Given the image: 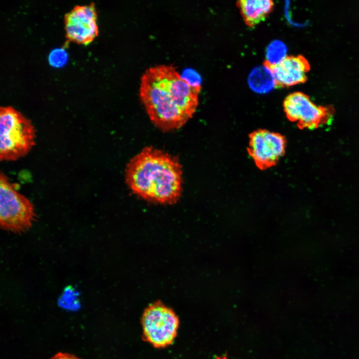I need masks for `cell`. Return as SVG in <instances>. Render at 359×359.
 Wrapping results in <instances>:
<instances>
[{
  "label": "cell",
  "mask_w": 359,
  "mask_h": 359,
  "mask_svg": "<svg viewBox=\"0 0 359 359\" xmlns=\"http://www.w3.org/2000/svg\"><path fill=\"white\" fill-rule=\"evenodd\" d=\"M141 323L144 340L155 348H161L173 343L179 319L172 309L157 302L145 309Z\"/></svg>",
  "instance_id": "cell-5"
},
{
  "label": "cell",
  "mask_w": 359,
  "mask_h": 359,
  "mask_svg": "<svg viewBox=\"0 0 359 359\" xmlns=\"http://www.w3.org/2000/svg\"><path fill=\"white\" fill-rule=\"evenodd\" d=\"M286 146L283 135L260 129L250 135L248 151L257 167L265 170L276 164L284 155Z\"/></svg>",
  "instance_id": "cell-8"
},
{
  "label": "cell",
  "mask_w": 359,
  "mask_h": 359,
  "mask_svg": "<svg viewBox=\"0 0 359 359\" xmlns=\"http://www.w3.org/2000/svg\"><path fill=\"white\" fill-rule=\"evenodd\" d=\"M182 168L175 156L152 147L144 148L128 164L125 180L141 198L161 204H173L182 190Z\"/></svg>",
  "instance_id": "cell-2"
},
{
  "label": "cell",
  "mask_w": 359,
  "mask_h": 359,
  "mask_svg": "<svg viewBox=\"0 0 359 359\" xmlns=\"http://www.w3.org/2000/svg\"><path fill=\"white\" fill-rule=\"evenodd\" d=\"M36 219L32 203L19 192L3 173L0 174V223L15 233L28 230Z\"/></svg>",
  "instance_id": "cell-4"
},
{
  "label": "cell",
  "mask_w": 359,
  "mask_h": 359,
  "mask_svg": "<svg viewBox=\"0 0 359 359\" xmlns=\"http://www.w3.org/2000/svg\"><path fill=\"white\" fill-rule=\"evenodd\" d=\"M287 47L281 41L275 40L267 46L264 64L268 67L279 64L288 56Z\"/></svg>",
  "instance_id": "cell-12"
},
{
  "label": "cell",
  "mask_w": 359,
  "mask_h": 359,
  "mask_svg": "<svg viewBox=\"0 0 359 359\" xmlns=\"http://www.w3.org/2000/svg\"><path fill=\"white\" fill-rule=\"evenodd\" d=\"M50 359H82L74 355L67 353H58Z\"/></svg>",
  "instance_id": "cell-14"
},
{
  "label": "cell",
  "mask_w": 359,
  "mask_h": 359,
  "mask_svg": "<svg viewBox=\"0 0 359 359\" xmlns=\"http://www.w3.org/2000/svg\"><path fill=\"white\" fill-rule=\"evenodd\" d=\"M248 82L251 89L259 93H267L276 87L275 79L271 70L264 64L251 71Z\"/></svg>",
  "instance_id": "cell-11"
},
{
  "label": "cell",
  "mask_w": 359,
  "mask_h": 359,
  "mask_svg": "<svg viewBox=\"0 0 359 359\" xmlns=\"http://www.w3.org/2000/svg\"><path fill=\"white\" fill-rule=\"evenodd\" d=\"M283 108L288 120L296 123L300 129H316L329 123L333 115L330 109L318 106L300 92L288 95L283 101Z\"/></svg>",
  "instance_id": "cell-6"
},
{
  "label": "cell",
  "mask_w": 359,
  "mask_h": 359,
  "mask_svg": "<svg viewBox=\"0 0 359 359\" xmlns=\"http://www.w3.org/2000/svg\"><path fill=\"white\" fill-rule=\"evenodd\" d=\"M200 89V83L182 77L174 65L159 64L143 72L139 95L152 122L166 132L181 128L191 118Z\"/></svg>",
  "instance_id": "cell-1"
},
{
  "label": "cell",
  "mask_w": 359,
  "mask_h": 359,
  "mask_svg": "<svg viewBox=\"0 0 359 359\" xmlns=\"http://www.w3.org/2000/svg\"><path fill=\"white\" fill-rule=\"evenodd\" d=\"M97 12L94 3L77 5L64 16L65 37L68 41L87 45L99 33Z\"/></svg>",
  "instance_id": "cell-7"
},
{
  "label": "cell",
  "mask_w": 359,
  "mask_h": 359,
  "mask_svg": "<svg viewBox=\"0 0 359 359\" xmlns=\"http://www.w3.org/2000/svg\"><path fill=\"white\" fill-rule=\"evenodd\" d=\"M49 62L54 67H61L67 61V54L63 49H55L50 53Z\"/></svg>",
  "instance_id": "cell-13"
},
{
  "label": "cell",
  "mask_w": 359,
  "mask_h": 359,
  "mask_svg": "<svg viewBox=\"0 0 359 359\" xmlns=\"http://www.w3.org/2000/svg\"><path fill=\"white\" fill-rule=\"evenodd\" d=\"M36 131L31 121L12 106L0 108V160L16 161L35 145Z\"/></svg>",
  "instance_id": "cell-3"
},
{
  "label": "cell",
  "mask_w": 359,
  "mask_h": 359,
  "mask_svg": "<svg viewBox=\"0 0 359 359\" xmlns=\"http://www.w3.org/2000/svg\"><path fill=\"white\" fill-rule=\"evenodd\" d=\"M237 5L246 24L253 27L266 19L273 10L274 2L270 0H240Z\"/></svg>",
  "instance_id": "cell-10"
},
{
  "label": "cell",
  "mask_w": 359,
  "mask_h": 359,
  "mask_svg": "<svg viewBox=\"0 0 359 359\" xmlns=\"http://www.w3.org/2000/svg\"><path fill=\"white\" fill-rule=\"evenodd\" d=\"M268 67L273 74L276 87L278 88L288 87L304 82L310 68L307 60L300 55L288 56L279 64Z\"/></svg>",
  "instance_id": "cell-9"
},
{
  "label": "cell",
  "mask_w": 359,
  "mask_h": 359,
  "mask_svg": "<svg viewBox=\"0 0 359 359\" xmlns=\"http://www.w3.org/2000/svg\"><path fill=\"white\" fill-rule=\"evenodd\" d=\"M216 359H227L226 357H219L216 358Z\"/></svg>",
  "instance_id": "cell-15"
}]
</instances>
